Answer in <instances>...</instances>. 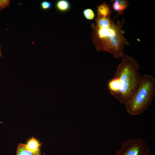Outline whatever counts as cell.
<instances>
[{
  "label": "cell",
  "instance_id": "cell-1",
  "mask_svg": "<svg viewBox=\"0 0 155 155\" xmlns=\"http://www.w3.org/2000/svg\"><path fill=\"white\" fill-rule=\"evenodd\" d=\"M115 17L109 26L99 28L93 27V40L99 51H104L112 55L116 59L121 58L124 55V47L129 42L125 38V31L122 29L124 21L115 22Z\"/></svg>",
  "mask_w": 155,
  "mask_h": 155
},
{
  "label": "cell",
  "instance_id": "cell-2",
  "mask_svg": "<svg viewBox=\"0 0 155 155\" xmlns=\"http://www.w3.org/2000/svg\"><path fill=\"white\" fill-rule=\"evenodd\" d=\"M114 76L119 79L120 89L116 98L121 104H125L137 88L142 76L139 72L140 66L137 60L127 55L121 58Z\"/></svg>",
  "mask_w": 155,
  "mask_h": 155
},
{
  "label": "cell",
  "instance_id": "cell-3",
  "mask_svg": "<svg viewBox=\"0 0 155 155\" xmlns=\"http://www.w3.org/2000/svg\"><path fill=\"white\" fill-rule=\"evenodd\" d=\"M155 95V79L144 74L132 97L125 105L126 111L131 116L141 114L150 106Z\"/></svg>",
  "mask_w": 155,
  "mask_h": 155
},
{
  "label": "cell",
  "instance_id": "cell-4",
  "mask_svg": "<svg viewBox=\"0 0 155 155\" xmlns=\"http://www.w3.org/2000/svg\"><path fill=\"white\" fill-rule=\"evenodd\" d=\"M115 155H152L146 142L140 138L131 139L125 141Z\"/></svg>",
  "mask_w": 155,
  "mask_h": 155
},
{
  "label": "cell",
  "instance_id": "cell-5",
  "mask_svg": "<svg viewBox=\"0 0 155 155\" xmlns=\"http://www.w3.org/2000/svg\"><path fill=\"white\" fill-rule=\"evenodd\" d=\"M107 86L110 93L116 98L119 93L120 84L118 79L114 76L108 82Z\"/></svg>",
  "mask_w": 155,
  "mask_h": 155
},
{
  "label": "cell",
  "instance_id": "cell-6",
  "mask_svg": "<svg viewBox=\"0 0 155 155\" xmlns=\"http://www.w3.org/2000/svg\"><path fill=\"white\" fill-rule=\"evenodd\" d=\"M110 4L103 2L97 7L98 16L106 17L110 16L112 11L110 7Z\"/></svg>",
  "mask_w": 155,
  "mask_h": 155
},
{
  "label": "cell",
  "instance_id": "cell-7",
  "mask_svg": "<svg viewBox=\"0 0 155 155\" xmlns=\"http://www.w3.org/2000/svg\"><path fill=\"white\" fill-rule=\"evenodd\" d=\"M113 20L110 16L106 17L98 16L96 20V25L99 28H103L108 27L111 25Z\"/></svg>",
  "mask_w": 155,
  "mask_h": 155
},
{
  "label": "cell",
  "instance_id": "cell-8",
  "mask_svg": "<svg viewBox=\"0 0 155 155\" xmlns=\"http://www.w3.org/2000/svg\"><path fill=\"white\" fill-rule=\"evenodd\" d=\"M16 155H41L40 150L36 152L31 151L27 149L26 144L21 143L18 146Z\"/></svg>",
  "mask_w": 155,
  "mask_h": 155
},
{
  "label": "cell",
  "instance_id": "cell-9",
  "mask_svg": "<svg viewBox=\"0 0 155 155\" xmlns=\"http://www.w3.org/2000/svg\"><path fill=\"white\" fill-rule=\"evenodd\" d=\"M26 145L27 149L31 151L36 152L40 150L41 144L34 137L30 138Z\"/></svg>",
  "mask_w": 155,
  "mask_h": 155
},
{
  "label": "cell",
  "instance_id": "cell-10",
  "mask_svg": "<svg viewBox=\"0 0 155 155\" xmlns=\"http://www.w3.org/2000/svg\"><path fill=\"white\" fill-rule=\"evenodd\" d=\"M57 9L59 11H65L68 10L70 7L69 2L65 0H60L58 1L56 4Z\"/></svg>",
  "mask_w": 155,
  "mask_h": 155
},
{
  "label": "cell",
  "instance_id": "cell-11",
  "mask_svg": "<svg viewBox=\"0 0 155 155\" xmlns=\"http://www.w3.org/2000/svg\"><path fill=\"white\" fill-rule=\"evenodd\" d=\"M113 3V9L118 12L119 15H121L123 13L125 9L119 3V0L110 1Z\"/></svg>",
  "mask_w": 155,
  "mask_h": 155
},
{
  "label": "cell",
  "instance_id": "cell-12",
  "mask_svg": "<svg viewBox=\"0 0 155 155\" xmlns=\"http://www.w3.org/2000/svg\"><path fill=\"white\" fill-rule=\"evenodd\" d=\"M83 14L84 17L88 20H92L94 19L95 14L92 10L88 8L84 10Z\"/></svg>",
  "mask_w": 155,
  "mask_h": 155
},
{
  "label": "cell",
  "instance_id": "cell-13",
  "mask_svg": "<svg viewBox=\"0 0 155 155\" xmlns=\"http://www.w3.org/2000/svg\"><path fill=\"white\" fill-rule=\"evenodd\" d=\"M10 3L9 0H0V11L1 10L9 6Z\"/></svg>",
  "mask_w": 155,
  "mask_h": 155
},
{
  "label": "cell",
  "instance_id": "cell-14",
  "mask_svg": "<svg viewBox=\"0 0 155 155\" xmlns=\"http://www.w3.org/2000/svg\"><path fill=\"white\" fill-rule=\"evenodd\" d=\"M40 6L43 9L47 10L51 7V3L49 1H44L41 2Z\"/></svg>",
  "mask_w": 155,
  "mask_h": 155
},
{
  "label": "cell",
  "instance_id": "cell-15",
  "mask_svg": "<svg viewBox=\"0 0 155 155\" xmlns=\"http://www.w3.org/2000/svg\"><path fill=\"white\" fill-rule=\"evenodd\" d=\"M2 57V53L1 51V47L0 46V57Z\"/></svg>",
  "mask_w": 155,
  "mask_h": 155
}]
</instances>
